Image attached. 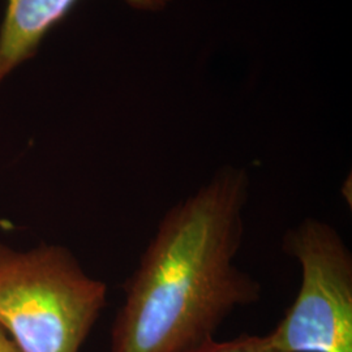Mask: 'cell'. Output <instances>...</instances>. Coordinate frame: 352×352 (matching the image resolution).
Instances as JSON below:
<instances>
[{"mask_svg": "<svg viewBox=\"0 0 352 352\" xmlns=\"http://www.w3.org/2000/svg\"><path fill=\"white\" fill-rule=\"evenodd\" d=\"M250 186L244 168L222 167L164 213L124 285L111 352L190 351L260 302L261 283L236 265Z\"/></svg>", "mask_w": 352, "mask_h": 352, "instance_id": "6da1fadb", "label": "cell"}, {"mask_svg": "<svg viewBox=\"0 0 352 352\" xmlns=\"http://www.w3.org/2000/svg\"><path fill=\"white\" fill-rule=\"evenodd\" d=\"M188 352H277L266 336L240 334L227 340H206Z\"/></svg>", "mask_w": 352, "mask_h": 352, "instance_id": "5b68a950", "label": "cell"}, {"mask_svg": "<svg viewBox=\"0 0 352 352\" xmlns=\"http://www.w3.org/2000/svg\"><path fill=\"white\" fill-rule=\"evenodd\" d=\"M78 0H7L0 25V85L7 76L33 58L43 38ZM138 10L157 11L170 0H126Z\"/></svg>", "mask_w": 352, "mask_h": 352, "instance_id": "277c9868", "label": "cell"}, {"mask_svg": "<svg viewBox=\"0 0 352 352\" xmlns=\"http://www.w3.org/2000/svg\"><path fill=\"white\" fill-rule=\"evenodd\" d=\"M107 287L62 247L0 244V327L20 352H78L106 305Z\"/></svg>", "mask_w": 352, "mask_h": 352, "instance_id": "7a4b0ae2", "label": "cell"}, {"mask_svg": "<svg viewBox=\"0 0 352 352\" xmlns=\"http://www.w3.org/2000/svg\"><path fill=\"white\" fill-rule=\"evenodd\" d=\"M302 282L269 334L277 352H352V253L338 230L304 218L282 238Z\"/></svg>", "mask_w": 352, "mask_h": 352, "instance_id": "3957f363", "label": "cell"}, {"mask_svg": "<svg viewBox=\"0 0 352 352\" xmlns=\"http://www.w3.org/2000/svg\"><path fill=\"white\" fill-rule=\"evenodd\" d=\"M0 352H20L8 334L0 327Z\"/></svg>", "mask_w": 352, "mask_h": 352, "instance_id": "8992f818", "label": "cell"}]
</instances>
